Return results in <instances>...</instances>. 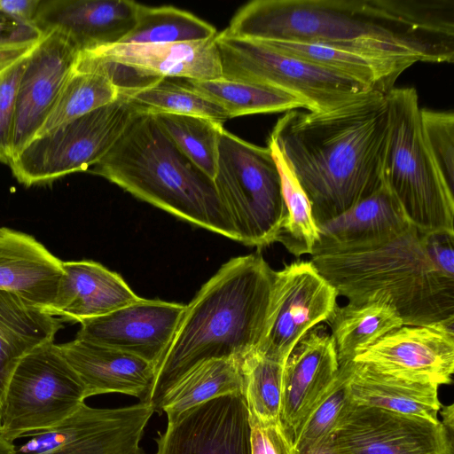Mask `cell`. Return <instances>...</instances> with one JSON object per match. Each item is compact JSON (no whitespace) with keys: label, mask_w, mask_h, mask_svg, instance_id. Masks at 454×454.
I'll list each match as a JSON object with an SVG mask.
<instances>
[{"label":"cell","mask_w":454,"mask_h":454,"mask_svg":"<svg viewBox=\"0 0 454 454\" xmlns=\"http://www.w3.org/2000/svg\"><path fill=\"white\" fill-rule=\"evenodd\" d=\"M88 171L180 219L238 241L213 180L176 146L153 115L137 114Z\"/></svg>","instance_id":"cell-5"},{"label":"cell","mask_w":454,"mask_h":454,"mask_svg":"<svg viewBox=\"0 0 454 454\" xmlns=\"http://www.w3.org/2000/svg\"><path fill=\"white\" fill-rule=\"evenodd\" d=\"M58 291L45 312L81 323L140 299L116 272L91 260L62 262Z\"/></svg>","instance_id":"cell-22"},{"label":"cell","mask_w":454,"mask_h":454,"mask_svg":"<svg viewBox=\"0 0 454 454\" xmlns=\"http://www.w3.org/2000/svg\"><path fill=\"white\" fill-rule=\"evenodd\" d=\"M409 226L399 203L381 184L349 209L317 224L319 239L310 255L377 244L400 234Z\"/></svg>","instance_id":"cell-24"},{"label":"cell","mask_w":454,"mask_h":454,"mask_svg":"<svg viewBox=\"0 0 454 454\" xmlns=\"http://www.w3.org/2000/svg\"><path fill=\"white\" fill-rule=\"evenodd\" d=\"M137 114L121 93L114 102L33 139L8 166L26 187L88 171L106 155Z\"/></svg>","instance_id":"cell-9"},{"label":"cell","mask_w":454,"mask_h":454,"mask_svg":"<svg viewBox=\"0 0 454 454\" xmlns=\"http://www.w3.org/2000/svg\"><path fill=\"white\" fill-rule=\"evenodd\" d=\"M185 82L192 89L222 106L229 119L249 114L305 109V106L294 97L256 83L224 77Z\"/></svg>","instance_id":"cell-32"},{"label":"cell","mask_w":454,"mask_h":454,"mask_svg":"<svg viewBox=\"0 0 454 454\" xmlns=\"http://www.w3.org/2000/svg\"><path fill=\"white\" fill-rule=\"evenodd\" d=\"M242 364L236 358L212 359L188 372L162 401L161 411L166 412L168 422L217 396L244 393Z\"/></svg>","instance_id":"cell-30"},{"label":"cell","mask_w":454,"mask_h":454,"mask_svg":"<svg viewBox=\"0 0 454 454\" xmlns=\"http://www.w3.org/2000/svg\"><path fill=\"white\" fill-rule=\"evenodd\" d=\"M285 364L257 351L244 359V396L250 418L262 422L279 420Z\"/></svg>","instance_id":"cell-36"},{"label":"cell","mask_w":454,"mask_h":454,"mask_svg":"<svg viewBox=\"0 0 454 454\" xmlns=\"http://www.w3.org/2000/svg\"><path fill=\"white\" fill-rule=\"evenodd\" d=\"M353 361L415 380L450 384L454 372V320L403 325Z\"/></svg>","instance_id":"cell-16"},{"label":"cell","mask_w":454,"mask_h":454,"mask_svg":"<svg viewBox=\"0 0 454 454\" xmlns=\"http://www.w3.org/2000/svg\"><path fill=\"white\" fill-rule=\"evenodd\" d=\"M213 182L238 241L262 248L277 242L286 210L270 149L223 129Z\"/></svg>","instance_id":"cell-7"},{"label":"cell","mask_w":454,"mask_h":454,"mask_svg":"<svg viewBox=\"0 0 454 454\" xmlns=\"http://www.w3.org/2000/svg\"><path fill=\"white\" fill-rule=\"evenodd\" d=\"M138 3L130 0H41L35 24L66 33L79 51L119 43L133 28Z\"/></svg>","instance_id":"cell-20"},{"label":"cell","mask_w":454,"mask_h":454,"mask_svg":"<svg viewBox=\"0 0 454 454\" xmlns=\"http://www.w3.org/2000/svg\"><path fill=\"white\" fill-rule=\"evenodd\" d=\"M120 96L119 87L103 67L74 63L35 138L111 104Z\"/></svg>","instance_id":"cell-29"},{"label":"cell","mask_w":454,"mask_h":454,"mask_svg":"<svg viewBox=\"0 0 454 454\" xmlns=\"http://www.w3.org/2000/svg\"><path fill=\"white\" fill-rule=\"evenodd\" d=\"M13 446L12 442L4 440L0 435V454H14Z\"/></svg>","instance_id":"cell-45"},{"label":"cell","mask_w":454,"mask_h":454,"mask_svg":"<svg viewBox=\"0 0 454 454\" xmlns=\"http://www.w3.org/2000/svg\"><path fill=\"white\" fill-rule=\"evenodd\" d=\"M35 43L27 46L0 48V71L27 52Z\"/></svg>","instance_id":"cell-42"},{"label":"cell","mask_w":454,"mask_h":454,"mask_svg":"<svg viewBox=\"0 0 454 454\" xmlns=\"http://www.w3.org/2000/svg\"><path fill=\"white\" fill-rule=\"evenodd\" d=\"M309 454H338L337 451L332 447L329 438L321 444L317 449Z\"/></svg>","instance_id":"cell-44"},{"label":"cell","mask_w":454,"mask_h":454,"mask_svg":"<svg viewBox=\"0 0 454 454\" xmlns=\"http://www.w3.org/2000/svg\"><path fill=\"white\" fill-rule=\"evenodd\" d=\"M262 42L282 53L351 77L383 94L395 88V82L401 74L418 62L411 57L346 46L281 41Z\"/></svg>","instance_id":"cell-26"},{"label":"cell","mask_w":454,"mask_h":454,"mask_svg":"<svg viewBox=\"0 0 454 454\" xmlns=\"http://www.w3.org/2000/svg\"><path fill=\"white\" fill-rule=\"evenodd\" d=\"M85 387L86 398L121 393L150 402L155 367L149 362L107 346L75 338L59 345Z\"/></svg>","instance_id":"cell-21"},{"label":"cell","mask_w":454,"mask_h":454,"mask_svg":"<svg viewBox=\"0 0 454 454\" xmlns=\"http://www.w3.org/2000/svg\"><path fill=\"white\" fill-rule=\"evenodd\" d=\"M349 401L346 374L340 367L335 380L300 427L293 442L294 454H309L323 444L331 435Z\"/></svg>","instance_id":"cell-37"},{"label":"cell","mask_w":454,"mask_h":454,"mask_svg":"<svg viewBox=\"0 0 454 454\" xmlns=\"http://www.w3.org/2000/svg\"><path fill=\"white\" fill-rule=\"evenodd\" d=\"M35 46V45H34ZM34 46L0 71V163L9 165L18 89Z\"/></svg>","instance_id":"cell-39"},{"label":"cell","mask_w":454,"mask_h":454,"mask_svg":"<svg viewBox=\"0 0 454 454\" xmlns=\"http://www.w3.org/2000/svg\"><path fill=\"white\" fill-rule=\"evenodd\" d=\"M62 262L34 236L0 227V290L44 310L55 299Z\"/></svg>","instance_id":"cell-23"},{"label":"cell","mask_w":454,"mask_h":454,"mask_svg":"<svg viewBox=\"0 0 454 454\" xmlns=\"http://www.w3.org/2000/svg\"><path fill=\"white\" fill-rule=\"evenodd\" d=\"M85 399V387L59 345H41L20 360L10 379L0 414V435L13 443L51 428Z\"/></svg>","instance_id":"cell-10"},{"label":"cell","mask_w":454,"mask_h":454,"mask_svg":"<svg viewBox=\"0 0 454 454\" xmlns=\"http://www.w3.org/2000/svg\"><path fill=\"white\" fill-rule=\"evenodd\" d=\"M338 296L310 261L297 260L275 270L266 326L255 351L286 362L310 329L327 322Z\"/></svg>","instance_id":"cell-11"},{"label":"cell","mask_w":454,"mask_h":454,"mask_svg":"<svg viewBox=\"0 0 454 454\" xmlns=\"http://www.w3.org/2000/svg\"><path fill=\"white\" fill-rule=\"evenodd\" d=\"M386 97L388 131L381 182L410 225L427 235L454 236L453 189L426 142L418 93L414 88H393Z\"/></svg>","instance_id":"cell-6"},{"label":"cell","mask_w":454,"mask_h":454,"mask_svg":"<svg viewBox=\"0 0 454 454\" xmlns=\"http://www.w3.org/2000/svg\"><path fill=\"white\" fill-rule=\"evenodd\" d=\"M338 454H453L440 420L361 405L351 400L329 436Z\"/></svg>","instance_id":"cell-13"},{"label":"cell","mask_w":454,"mask_h":454,"mask_svg":"<svg viewBox=\"0 0 454 454\" xmlns=\"http://www.w3.org/2000/svg\"><path fill=\"white\" fill-rule=\"evenodd\" d=\"M217 34L214 26L189 12L173 6L139 4L133 28L119 43H189L211 39Z\"/></svg>","instance_id":"cell-33"},{"label":"cell","mask_w":454,"mask_h":454,"mask_svg":"<svg viewBox=\"0 0 454 454\" xmlns=\"http://www.w3.org/2000/svg\"><path fill=\"white\" fill-rule=\"evenodd\" d=\"M63 323L17 294L0 290V414L18 364L37 347L54 341Z\"/></svg>","instance_id":"cell-27"},{"label":"cell","mask_w":454,"mask_h":454,"mask_svg":"<svg viewBox=\"0 0 454 454\" xmlns=\"http://www.w3.org/2000/svg\"><path fill=\"white\" fill-rule=\"evenodd\" d=\"M121 93L138 114L193 115L223 124L229 119L222 106L192 89L185 80L181 82H176V78H159L144 87Z\"/></svg>","instance_id":"cell-31"},{"label":"cell","mask_w":454,"mask_h":454,"mask_svg":"<svg viewBox=\"0 0 454 454\" xmlns=\"http://www.w3.org/2000/svg\"><path fill=\"white\" fill-rule=\"evenodd\" d=\"M423 133L442 174L454 188V114L420 108Z\"/></svg>","instance_id":"cell-38"},{"label":"cell","mask_w":454,"mask_h":454,"mask_svg":"<svg viewBox=\"0 0 454 454\" xmlns=\"http://www.w3.org/2000/svg\"><path fill=\"white\" fill-rule=\"evenodd\" d=\"M249 421L250 454H294L279 420L262 422L249 417Z\"/></svg>","instance_id":"cell-40"},{"label":"cell","mask_w":454,"mask_h":454,"mask_svg":"<svg viewBox=\"0 0 454 454\" xmlns=\"http://www.w3.org/2000/svg\"><path fill=\"white\" fill-rule=\"evenodd\" d=\"M226 34L254 40L346 46L454 60L453 0H254Z\"/></svg>","instance_id":"cell-1"},{"label":"cell","mask_w":454,"mask_h":454,"mask_svg":"<svg viewBox=\"0 0 454 454\" xmlns=\"http://www.w3.org/2000/svg\"><path fill=\"white\" fill-rule=\"evenodd\" d=\"M339 370L334 341L324 324L310 329L291 351L283 372L279 421L292 443Z\"/></svg>","instance_id":"cell-18"},{"label":"cell","mask_w":454,"mask_h":454,"mask_svg":"<svg viewBox=\"0 0 454 454\" xmlns=\"http://www.w3.org/2000/svg\"><path fill=\"white\" fill-rule=\"evenodd\" d=\"M440 414L442 418V424L444 426V427L447 429V431L453 435V404H450L449 406H442L440 409Z\"/></svg>","instance_id":"cell-43"},{"label":"cell","mask_w":454,"mask_h":454,"mask_svg":"<svg viewBox=\"0 0 454 454\" xmlns=\"http://www.w3.org/2000/svg\"><path fill=\"white\" fill-rule=\"evenodd\" d=\"M41 0H0V12L18 22L35 25Z\"/></svg>","instance_id":"cell-41"},{"label":"cell","mask_w":454,"mask_h":454,"mask_svg":"<svg viewBox=\"0 0 454 454\" xmlns=\"http://www.w3.org/2000/svg\"><path fill=\"white\" fill-rule=\"evenodd\" d=\"M250 431L244 393L220 395L168 422L156 454H250Z\"/></svg>","instance_id":"cell-15"},{"label":"cell","mask_w":454,"mask_h":454,"mask_svg":"<svg viewBox=\"0 0 454 454\" xmlns=\"http://www.w3.org/2000/svg\"><path fill=\"white\" fill-rule=\"evenodd\" d=\"M346 374L350 400L357 404L440 420L438 385L386 372L352 361L340 365Z\"/></svg>","instance_id":"cell-25"},{"label":"cell","mask_w":454,"mask_h":454,"mask_svg":"<svg viewBox=\"0 0 454 454\" xmlns=\"http://www.w3.org/2000/svg\"><path fill=\"white\" fill-rule=\"evenodd\" d=\"M223 77L272 88L300 100L309 112L327 111L371 91L366 84L282 53L266 43L218 33Z\"/></svg>","instance_id":"cell-8"},{"label":"cell","mask_w":454,"mask_h":454,"mask_svg":"<svg viewBox=\"0 0 454 454\" xmlns=\"http://www.w3.org/2000/svg\"><path fill=\"white\" fill-rule=\"evenodd\" d=\"M79 53L124 67L150 81L159 78L207 81L223 77L215 37L179 43H117L81 50Z\"/></svg>","instance_id":"cell-19"},{"label":"cell","mask_w":454,"mask_h":454,"mask_svg":"<svg viewBox=\"0 0 454 454\" xmlns=\"http://www.w3.org/2000/svg\"><path fill=\"white\" fill-rule=\"evenodd\" d=\"M275 270L260 253L225 262L185 306L175 335L156 369L149 403L161 411L170 389L212 359L241 361L255 351L270 311Z\"/></svg>","instance_id":"cell-3"},{"label":"cell","mask_w":454,"mask_h":454,"mask_svg":"<svg viewBox=\"0 0 454 454\" xmlns=\"http://www.w3.org/2000/svg\"><path fill=\"white\" fill-rule=\"evenodd\" d=\"M185 306L140 298L108 314L81 322L76 338L137 356L152 364L156 371Z\"/></svg>","instance_id":"cell-17"},{"label":"cell","mask_w":454,"mask_h":454,"mask_svg":"<svg viewBox=\"0 0 454 454\" xmlns=\"http://www.w3.org/2000/svg\"><path fill=\"white\" fill-rule=\"evenodd\" d=\"M387 131L386 94L371 91L327 111H286L270 139L306 192L317 225L381 185Z\"/></svg>","instance_id":"cell-2"},{"label":"cell","mask_w":454,"mask_h":454,"mask_svg":"<svg viewBox=\"0 0 454 454\" xmlns=\"http://www.w3.org/2000/svg\"><path fill=\"white\" fill-rule=\"evenodd\" d=\"M267 146L278 169L286 210L277 242L281 243L295 257L310 254L318 242L319 235L309 198L275 142L269 138Z\"/></svg>","instance_id":"cell-34"},{"label":"cell","mask_w":454,"mask_h":454,"mask_svg":"<svg viewBox=\"0 0 454 454\" xmlns=\"http://www.w3.org/2000/svg\"><path fill=\"white\" fill-rule=\"evenodd\" d=\"M326 323L340 365L352 362L358 354L403 325L395 309L382 301L338 305Z\"/></svg>","instance_id":"cell-28"},{"label":"cell","mask_w":454,"mask_h":454,"mask_svg":"<svg viewBox=\"0 0 454 454\" xmlns=\"http://www.w3.org/2000/svg\"><path fill=\"white\" fill-rule=\"evenodd\" d=\"M153 412L142 402L114 409L83 403L58 425L14 444V454H145L139 442Z\"/></svg>","instance_id":"cell-12"},{"label":"cell","mask_w":454,"mask_h":454,"mask_svg":"<svg viewBox=\"0 0 454 454\" xmlns=\"http://www.w3.org/2000/svg\"><path fill=\"white\" fill-rule=\"evenodd\" d=\"M176 146L212 180L223 124L210 119L181 114L153 115Z\"/></svg>","instance_id":"cell-35"},{"label":"cell","mask_w":454,"mask_h":454,"mask_svg":"<svg viewBox=\"0 0 454 454\" xmlns=\"http://www.w3.org/2000/svg\"><path fill=\"white\" fill-rule=\"evenodd\" d=\"M309 261L348 302L387 303L406 325L454 320V277L435 263L430 235L411 225L385 241Z\"/></svg>","instance_id":"cell-4"},{"label":"cell","mask_w":454,"mask_h":454,"mask_svg":"<svg viewBox=\"0 0 454 454\" xmlns=\"http://www.w3.org/2000/svg\"><path fill=\"white\" fill-rule=\"evenodd\" d=\"M78 51L76 43L57 28L43 32L35 44L18 89L12 158L35 137L74 67Z\"/></svg>","instance_id":"cell-14"}]
</instances>
